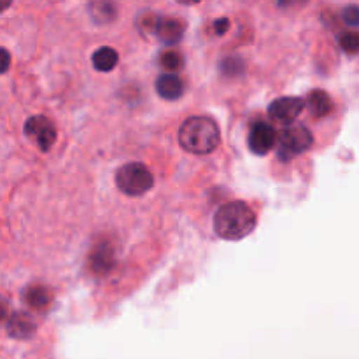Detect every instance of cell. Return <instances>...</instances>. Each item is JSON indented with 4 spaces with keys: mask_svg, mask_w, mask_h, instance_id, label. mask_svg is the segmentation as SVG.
I'll return each mask as SVG.
<instances>
[{
    "mask_svg": "<svg viewBox=\"0 0 359 359\" xmlns=\"http://www.w3.org/2000/svg\"><path fill=\"white\" fill-rule=\"evenodd\" d=\"M256 214L245 202H230L219 207L214 217V230L224 241L237 242L252 233Z\"/></svg>",
    "mask_w": 359,
    "mask_h": 359,
    "instance_id": "obj_1",
    "label": "cell"
},
{
    "mask_svg": "<svg viewBox=\"0 0 359 359\" xmlns=\"http://www.w3.org/2000/svg\"><path fill=\"white\" fill-rule=\"evenodd\" d=\"M219 128L214 119L205 116H193L182 123L179 130V142L182 149L193 154H210L219 146Z\"/></svg>",
    "mask_w": 359,
    "mask_h": 359,
    "instance_id": "obj_2",
    "label": "cell"
},
{
    "mask_svg": "<svg viewBox=\"0 0 359 359\" xmlns=\"http://www.w3.org/2000/svg\"><path fill=\"white\" fill-rule=\"evenodd\" d=\"M154 184L153 174L142 163H126L116 172V186L128 196H142Z\"/></svg>",
    "mask_w": 359,
    "mask_h": 359,
    "instance_id": "obj_3",
    "label": "cell"
},
{
    "mask_svg": "<svg viewBox=\"0 0 359 359\" xmlns=\"http://www.w3.org/2000/svg\"><path fill=\"white\" fill-rule=\"evenodd\" d=\"M314 142L311 130L302 125H290L284 128L279 135L277 142V154L280 161H290L297 158L298 154L305 153Z\"/></svg>",
    "mask_w": 359,
    "mask_h": 359,
    "instance_id": "obj_4",
    "label": "cell"
},
{
    "mask_svg": "<svg viewBox=\"0 0 359 359\" xmlns=\"http://www.w3.org/2000/svg\"><path fill=\"white\" fill-rule=\"evenodd\" d=\"M25 133L42 153H48L56 142V126L46 116H32V118H28L27 123H25Z\"/></svg>",
    "mask_w": 359,
    "mask_h": 359,
    "instance_id": "obj_5",
    "label": "cell"
},
{
    "mask_svg": "<svg viewBox=\"0 0 359 359\" xmlns=\"http://www.w3.org/2000/svg\"><path fill=\"white\" fill-rule=\"evenodd\" d=\"M305 107L304 98L298 97H284L277 98L270 104L269 107V116L277 123H283V125H291L298 116L302 114Z\"/></svg>",
    "mask_w": 359,
    "mask_h": 359,
    "instance_id": "obj_6",
    "label": "cell"
},
{
    "mask_svg": "<svg viewBox=\"0 0 359 359\" xmlns=\"http://www.w3.org/2000/svg\"><path fill=\"white\" fill-rule=\"evenodd\" d=\"M249 149L255 154H269L277 142L276 130L269 123H256L249 132Z\"/></svg>",
    "mask_w": 359,
    "mask_h": 359,
    "instance_id": "obj_7",
    "label": "cell"
},
{
    "mask_svg": "<svg viewBox=\"0 0 359 359\" xmlns=\"http://www.w3.org/2000/svg\"><path fill=\"white\" fill-rule=\"evenodd\" d=\"M90 265L91 270L97 273H109L112 270V266L116 265V255L114 248L109 244L107 241L98 242L93 249H91L90 255Z\"/></svg>",
    "mask_w": 359,
    "mask_h": 359,
    "instance_id": "obj_8",
    "label": "cell"
},
{
    "mask_svg": "<svg viewBox=\"0 0 359 359\" xmlns=\"http://www.w3.org/2000/svg\"><path fill=\"white\" fill-rule=\"evenodd\" d=\"M154 34L163 41L165 44H177L184 35V23L177 18H160Z\"/></svg>",
    "mask_w": 359,
    "mask_h": 359,
    "instance_id": "obj_9",
    "label": "cell"
},
{
    "mask_svg": "<svg viewBox=\"0 0 359 359\" xmlns=\"http://www.w3.org/2000/svg\"><path fill=\"white\" fill-rule=\"evenodd\" d=\"M35 321L27 312H16L7 321V333L13 339H28L35 332Z\"/></svg>",
    "mask_w": 359,
    "mask_h": 359,
    "instance_id": "obj_10",
    "label": "cell"
},
{
    "mask_svg": "<svg viewBox=\"0 0 359 359\" xmlns=\"http://www.w3.org/2000/svg\"><path fill=\"white\" fill-rule=\"evenodd\" d=\"M156 91L165 100H177L184 93V83L175 74H163L158 77Z\"/></svg>",
    "mask_w": 359,
    "mask_h": 359,
    "instance_id": "obj_11",
    "label": "cell"
},
{
    "mask_svg": "<svg viewBox=\"0 0 359 359\" xmlns=\"http://www.w3.org/2000/svg\"><path fill=\"white\" fill-rule=\"evenodd\" d=\"M307 107L314 118H325V116H328L330 112H332L333 102L326 91L314 90L311 91V95H309Z\"/></svg>",
    "mask_w": 359,
    "mask_h": 359,
    "instance_id": "obj_12",
    "label": "cell"
},
{
    "mask_svg": "<svg viewBox=\"0 0 359 359\" xmlns=\"http://www.w3.org/2000/svg\"><path fill=\"white\" fill-rule=\"evenodd\" d=\"M118 60L119 56L118 53H116V49L107 48V46L98 48L97 51L93 53V56H91V63H93V67L98 72H111V70L118 65Z\"/></svg>",
    "mask_w": 359,
    "mask_h": 359,
    "instance_id": "obj_13",
    "label": "cell"
},
{
    "mask_svg": "<svg viewBox=\"0 0 359 359\" xmlns=\"http://www.w3.org/2000/svg\"><path fill=\"white\" fill-rule=\"evenodd\" d=\"M90 13L97 23H109L116 18L118 9L112 0H95L90 4Z\"/></svg>",
    "mask_w": 359,
    "mask_h": 359,
    "instance_id": "obj_14",
    "label": "cell"
},
{
    "mask_svg": "<svg viewBox=\"0 0 359 359\" xmlns=\"http://www.w3.org/2000/svg\"><path fill=\"white\" fill-rule=\"evenodd\" d=\"M25 300H27V304L30 305L32 309L41 311V309H46L49 305V302H51V293H49L48 287L44 286H32L28 287L27 293H25Z\"/></svg>",
    "mask_w": 359,
    "mask_h": 359,
    "instance_id": "obj_15",
    "label": "cell"
},
{
    "mask_svg": "<svg viewBox=\"0 0 359 359\" xmlns=\"http://www.w3.org/2000/svg\"><path fill=\"white\" fill-rule=\"evenodd\" d=\"M160 63L163 69L175 72V70H181L182 67H184V58H182L181 53L177 51H165L163 55H161Z\"/></svg>",
    "mask_w": 359,
    "mask_h": 359,
    "instance_id": "obj_16",
    "label": "cell"
},
{
    "mask_svg": "<svg viewBox=\"0 0 359 359\" xmlns=\"http://www.w3.org/2000/svg\"><path fill=\"white\" fill-rule=\"evenodd\" d=\"M339 44L347 55H356L359 49V35L356 32H342L339 35Z\"/></svg>",
    "mask_w": 359,
    "mask_h": 359,
    "instance_id": "obj_17",
    "label": "cell"
},
{
    "mask_svg": "<svg viewBox=\"0 0 359 359\" xmlns=\"http://www.w3.org/2000/svg\"><path fill=\"white\" fill-rule=\"evenodd\" d=\"M221 69H223L226 76H237V74L244 72V62L237 58V56H230V58H226L221 63Z\"/></svg>",
    "mask_w": 359,
    "mask_h": 359,
    "instance_id": "obj_18",
    "label": "cell"
},
{
    "mask_svg": "<svg viewBox=\"0 0 359 359\" xmlns=\"http://www.w3.org/2000/svg\"><path fill=\"white\" fill-rule=\"evenodd\" d=\"M158 20H160V16H156V14H153V13L144 14V16L139 20V27L142 28L144 32H147V34H154Z\"/></svg>",
    "mask_w": 359,
    "mask_h": 359,
    "instance_id": "obj_19",
    "label": "cell"
},
{
    "mask_svg": "<svg viewBox=\"0 0 359 359\" xmlns=\"http://www.w3.org/2000/svg\"><path fill=\"white\" fill-rule=\"evenodd\" d=\"M344 20H346L347 25L351 27H358L359 25V11L356 6H349L346 11H344Z\"/></svg>",
    "mask_w": 359,
    "mask_h": 359,
    "instance_id": "obj_20",
    "label": "cell"
},
{
    "mask_svg": "<svg viewBox=\"0 0 359 359\" xmlns=\"http://www.w3.org/2000/svg\"><path fill=\"white\" fill-rule=\"evenodd\" d=\"M11 67V55L7 49L0 48V74H6Z\"/></svg>",
    "mask_w": 359,
    "mask_h": 359,
    "instance_id": "obj_21",
    "label": "cell"
},
{
    "mask_svg": "<svg viewBox=\"0 0 359 359\" xmlns=\"http://www.w3.org/2000/svg\"><path fill=\"white\" fill-rule=\"evenodd\" d=\"M309 0H277V6L283 9H293V7H302Z\"/></svg>",
    "mask_w": 359,
    "mask_h": 359,
    "instance_id": "obj_22",
    "label": "cell"
},
{
    "mask_svg": "<svg viewBox=\"0 0 359 359\" xmlns=\"http://www.w3.org/2000/svg\"><path fill=\"white\" fill-rule=\"evenodd\" d=\"M230 28V21L226 20V18H221V20H216V23H214V30H216L217 35H223L224 32Z\"/></svg>",
    "mask_w": 359,
    "mask_h": 359,
    "instance_id": "obj_23",
    "label": "cell"
},
{
    "mask_svg": "<svg viewBox=\"0 0 359 359\" xmlns=\"http://www.w3.org/2000/svg\"><path fill=\"white\" fill-rule=\"evenodd\" d=\"M13 0H0V13H4L6 9H9Z\"/></svg>",
    "mask_w": 359,
    "mask_h": 359,
    "instance_id": "obj_24",
    "label": "cell"
},
{
    "mask_svg": "<svg viewBox=\"0 0 359 359\" xmlns=\"http://www.w3.org/2000/svg\"><path fill=\"white\" fill-rule=\"evenodd\" d=\"M4 319H7V309H6V305L0 302V323H2Z\"/></svg>",
    "mask_w": 359,
    "mask_h": 359,
    "instance_id": "obj_25",
    "label": "cell"
},
{
    "mask_svg": "<svg viewBox=\"0 0 359 359\" xmlns=\"http://www.w3.org/2000/svg\"><path fill=\"white\" fill-rule=\"evenodd\" d=\"M179 4H182V6H195V4H198L200 0H177Z\"/></svg>",
    "mask_w": 359,
    "mask_h": 359,
    "instance_id": "obj_26",
    "label": "cell"
}]
</instances>
